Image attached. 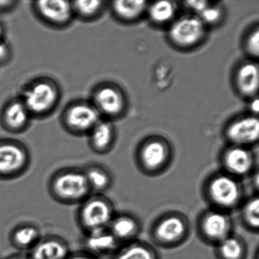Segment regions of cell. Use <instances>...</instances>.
I'll use <instances>...</instances> for the list:
<instances>
[{
    "label": "cell",
    "mask_w": 259,
    "mask_h": 259,
    "mask_svg": "<svg viewBox=\"0 0 259 259\" xmlns=\"http://www.w3.org/2000/svg\"><path fill=\"white\" fill-rule=\"evenodd\" d=\"M202 194L210 208L230 213L240 207L245 192L240 179L222 171L205 180Z\"/></svg>",
    "instance_id": "obj_1"
},
{
    "label": "cell",
    "mask_w": 259,
    "mask_h": 259,
    "mask_svg": "<svg viewBox=\"0 0 259 259\" xmlns=\"http://www.w3.org/2000/svg\"><path fill=\"white\" fill-rule=\"evenodd\" d=\"M53 199L65 205L80 204L93 194L83 168L65 167L56 171L48 183Z\"/></svg>",
    "instance_id": "obj_2"
},
{
    "label": "cell",
    "mask_w": 259,
    "mask_h": 259,
    "mask_svg": "<svg viewBox=\"0 0 259 259\" xmlns=\"http://www.w3.org/2000/svg\"><path fill=\"white\" fill-rule=\"evenodd\" d=\"M20 98L32 118H42L57 107L61 98L60 88L52 78L38 77L25 85Z\"/></svg>",
    "instance_id": "obj_3"
},
{
    "label": "cell",
    "mask_w": 259,
    "mask_h": 259,
    "mask_svg": "<svg viewBox=\"0 0 259 259\" xmlns=\"http://www.w3.org/2000/svg\"><path fill=\"white\" fill-rule=\"evenodd\" d=\"M190 233V222L186 215L180 212L169 211L152 223L150 237L157 247L169 249L186 242Z\"/></svg>",
    "instance_id": "obj_4"
},
{
    "label": "cell",
    "mask_w": 259,
    "mask_h": 259,
    "mask_svg": "<svg viewBox=\"0 0 259 259\" xmlns=\"http://www.w3.org/2000/svg\"><path fill=\"white\" fill-rule=\"evenodd\" d=\"M174 153L166 140L151 137L140 145L136 152V163L146 176L156 177L163 174L171 165Z\"/></svg>",
    "instance_id": "obj_5"
},
{
    "label": "cell",
    "mask_w": 259,
    "mask_h": 259,
    "mask_svg": "<svg viewBox=\"0 0 259 259\" xmlns=\"http://www.w3.org/2000/svg\"><path fill=\"white\" fill-rule=\"evenodd\" d=\"M115 214L113 203L108 197L92 194L80 204L77 224L83 233L108 228Z\"/></svg>",
    "instance_id": "obj_6"
},
{
    "label": "cell",
    "mask_w": 259,
    "mask_h": 259,
    "mask_svg": "<svg viewBox=\"0 0 259 259\" xmlns=\"http://www.w3.org/2000/svg\"><path fill=\"white\" fill-rule=\"evenodd\" d=\"M31 157L26 146L15 139H0V180L22 177L29 169Z\"/></svg>",
    "instance_id": "obj_7"
},
{
    "label": "cell",
    "mask_w": 259,
    "mask_h": 259,
    "mask_svg": "<svg viewBox=\"0 0 259 259\" xmlns=\"http://www.w3.org/2000/svg\"><path fill=\"white\" fill-rule=\"evenodd\" d=\"M233 229V220L229 212L210 208L197 218V235L207 245L214 247L232 235Z\"/></svg>",
    "instance_id": "obj_8"
},
{
    "label": "cell",
    "mask_w": 259,
    "mask_h": 259,
    "mask_svg": "<svg viewBox=\"0 0 259 259\" xmlns=\"http://www.w3.org/2000/svg\"><path fill=\"white\" fill-rule=\"evenodd\" d=\"M62 123L63 127L74 136L88 135L102 117L91 101H72L63 110Z\"/></svg>",
    "instance_id": "obj_9"
},
{
    "label": "cell",
    "mask_w": 259,
    "mask_h": 259,
    "mask_svg": "<svg viewBox=\"0 0 259 259\" xmlns=\"http://www.w3.org/2000/svg\"><path fill=\"white\" fill-rule=\"evenodd\" d=\"M91 102L103 118L119 117L125 111L126 101L123 93L111 82H101L94 89Z\"/></svg>",
    "instance_id": "obj_10"
},
{
    "label": "cell",
    "mask_w": 259,
    "mask_h": 259,
    "mask_svg": "<svg viewBox=\"0 0 259 259\" xmlns=\"http://www.w3.org/2000/svg\"><path fill=\"white\" fill-rule=\"evenodd\" d=\"M256 157L250 147L230 145L220 154L222 171L242 179L250 176L257 168Z\"/></svg>",
    "instance_id": "obj_11"
},
{
    "label": "cell",
    "mask_w": 259,
    "mask_h": 259,
    "mask_svg": "<svg viewBox=\"0 0 259 259\" xmlns=\"http://www.w3.org/2000/svg\"><path fill=\"white\" fill-rule=\"evenodd\" d=\"M32 8L42 22L52 27H67L72 21V2L66 0H40L32 2Z\"/></svg>",
    "instance_id": "obj_12"
},
{
    "label": "cell",
    "mask_w": 259,
    "mask_h": 259,
    "mask_svg": "<svg viewBox=\"0 0 259 259\" xmlns=\"http://www.w3.org/2000/svg\"><path fill=\"white\" fill-rule=\"evenodd\" d=\"M205 24L197 17H185L175 21L170 27L169 36L174 44L189 48L198 44L204 37Z\"/></svg>",
    "instance_id": "obj_13"
},
{
    "label": "cell",
    "mask_w": 259,
    "mask_h": 259,
    "mask_svg": "<svg viewBox=\"0 0 259 259\" xmlns=\"http://www.w3.org/2000/svg\"><path fill=\"white\" fill-rule=\"evenodd\" d=\"M225 137L230 145L250 147L258 142V118L247 116L233 121L226 129Z\"/></svg>",
    "instance_id": "obj_14"
},
{
    "label": "cell",
    "mask_w": 259,
    "mask_h": 259,
    "mask_svg": "<svg viewBox=\"0 0 259 259\" xmlns=\"http://www.w3.org/2000/svg\"><path fill=\"white\" fill-rule=\"evenodd\" d=\"M31 115L20 98L12 99L5 104L0 113L3 127L12 134H20L27 130Z\"/></svg>",
    "instance_id": "obj_15"
},
{
    "label": "cell",
    "mask_w": 259,
    "mask_h": 259,
    "mask_svg": "<svg viewBox=\"0 0 259 259\" xmlns=\"http://www.w3.org/2000/svg\"><path fill=\"white\" fill-rule=\"evenodd\" d=\"M84 235L85 250L97 257L98 255L113 254L122 245L108 227L93 230Z\"/></svg>",
    "instance_id": "obj_16"
},
{
    "label": "cell",
    "mask_w": 259,
    "mask_h": 259,
    "mask_svg": "<svg viewBox=\"0 0 259 259\" xmlns=\"http://www.w3.org/2000/svg\"><path fill=\"white\" fill-rule=\"evenodd\" d=\"M90 148L96 154L109 153L115 146L116 132L110 120L101 118L88 134Z\"/></svg>",
    "instance_id": "obj_17"
},
{
    "label": "cell",
    "mask_w": 259,
    "mask_h": 259,
    "mask_svg": "<svg viewBox=\"0 0 259 259\" xmlns=\"http://www.w3.org/2000/svg\"><path fill=\"white\" fill-rule=\"evenodd\" d=\"M121 245L137 240L141 232V223L136 217L129 213L115 214L108 227Z\"/></svg>",
    "instance_id": "obj_18"
},
{
    "label": "cell",
    "mask_w": 259,
    "mask_h": 259,
    "mask_svg": "<svg viewBox=\"0 0 259 259\" xmlns=\"http://www.w3.org/2000/svg\"><path fill=\"white\" fill-rule=\"evenodd\" d=\"M70 253L69 245L64 239L50 235L42 237L29 255L32 259H66Z\"/></svg>",
    "instance_id": "obj_19"
},
{
    "label": "cell",
    "mask_w": 259,
    "mask_h": 259,
    "mask_svg": "<svg viewBox=\"0 0 259 259\" xmlns=\"http://www.w3.org/2000/svg\"><path fill=\"white\" fill-rule=\"evenodd\" d=\"M111 259H161V256L151 243L136 240L121 245Z\"/></svg>",
    "instance_id": "obj_20"
},
{
    "label": "cell",
    "mask_w": 259,
    "mask_h": 259,
    "mask_svg": "<svg viewBox=\"0 0 259 259\" xmlns=\"http://www.w3.org/2000/svg\"><path fill=\"white\" fill-rule=\"evenodd\" d=\"M214 255L217 259H247V242L241 236L232 233L214 246Z\"/></svg>",
    "instance_id": "obj_21"
},
{
    "label": "cell",
    "mask_w": 259,
    "mask_h": 259,
    "mask_svg": "<svg viewBox=\"0 0 259 259\" xmlns=\"http://www.w3.org/2000/svg\"><path fill=\"white\" fill-rule=\"evenodd\" d=\"M41 233L36 226L22 224L17 226L10 235L13 247L20 250H31L41 239Z\"/></svg>",
    "instance_id": "obj_22"
},
{
    "label": "cell",
    "mask_w": 259,
    "mask_h": 259,
    "mask_svg": "<svg viewBox=\"0 0 259 259\" xmlns=\"http://www.w3.org/2000/svg\"><path fill=\"white\" fill-rule=\"evenodd\" d=\"M83 169L93 194H102L112 186L113 175L103 165L90 164Z\"/></svg>",
    "instance_id": "obj_23"
},
{
    "label": "cell",
    "mask_w": 259,
    "mask_h": 259,
    "mask_svg": "<svg viewBox=\"0 0 259 259\" xmlns=\"http://www.w3.org/2000/svg\"><path fill=\"white\" fill-rule=\"evenodd\" d=\"M235 79L238 90L243 95L255 96L258 89V65L253 63L242 65L237 70Z\"/></svg>",
    "instance_id": "obj_24"
},
{
    "label": "cell",
    "mask_w": 259,
    "mask_h": 259,
    "mask_svg": "<svg viewBox=\"0 0 259 259\" xmlns=\"http://www.w3.org/2000/svg\"><path fill=\"white\" fill-rule=\"evenodd\" d=\"M240 219L243 227L258 234L259 232V197L258 194L243 200L240 206Z\"/></svg>",
    "instance_id": "obj_25"
},
{
    "label": "cell",
    "mask_w": 259,
    "mask_h": 259,
    "mask_svg": "<svg viewBox=\"0 0 259 259\" xmlns=\"http://www.w3.org/2000/svg\"><path fill=\"white\" fill-rule=\"evenodd\" d=\"M145 1L117 0L111 3L110 8L113 14L122 21H132L143 14L146 9Z\"/></svg>",
    "instance_id": "obj_26"
},
{
    "label": "cell",
    "mask_w": 259,
    "mask_h": 259,
    "mask_svg": "<svg viewBox=\"0 0 259 259\" xmlns=\"http://www.w3.org/2000/svg\"><path fill=\"white\" fill-rule=\"evenodd\" d=\"M74 17L83 20H93L102 14L106 2L99 0H78L72 2Z\"/></svg>",
    "instance_id": "obj_27"
},
{
    "label": "cell",
    "mask_w": 259,
    "mask_h": 259,
    "mask_svg": "<svg viewBox=\"0 0 259 259\" xmlns=\"http://www.w3.org/2000/svg\"><path fill=\"white\" fill-rule=\"evenodd\" d=\"M175 12V5L169 1L155 2L149 9L150 18L157 24H164L168 22L174 17Z\"/></svg>",
    "instance_id": "obj_28"
},
{
    "label": "cell",
    "mask_w": 259,
    "mask_h": 259,
    "mask_svg": "<svg viewBox=\"0 0 259 259\" xmlns=\"http://www.w3.org/2000/svg\"><path fill=\"white\" fill-rule=\"evenodd\" d=\"M222 17V10L217 7L209 5L199 15L201 21L205 24H214L220 20Z\"/></svg>",
    "instance_id": "obj_29"
},
{
    "label": "cell",
    "mask_w": 259,
    "mask_h": 259,
    "mask_svg": "<svg viewBox=\"0 0 259 259\" xmlns=\"http://www.w3.org/2000/svg\"><path fill=\"white\" fill-rule=\"evenodd\" d=\"M246 49L250 55L257 57L259 54V30L258 27L250 33L246 41Z\"/></svg>",
    "instance_id": "obj_30"
},
{
    "label": "cell",
    "mask_w": 259,
    "mask_h": 259,
    "mask_svg": "<svg viewBox=\"0 0 259 259\" xmlns=\"http://www.w3.org/2000/svg\"><path fill=\"white\" fill-rule=\"evenodd\" d=\"M11 47L3 37L0 39V66L6 65L11 60Z\"/></svg>",
    "instance_id": "obj_31"
},
{
    "label": "cell",
    "mask_w": 259,
    "mask_h": 259,
    "mask_svg": "<svg viewBox=\"0 0 259 259\" xmlns=\"http://www.w3.org/2000/svg\"><path fill=\"white\" fill-rule=\"evenodd\" d=\"M185 5L188 9L199 15L209 5L206 1H189L185 2Z\"/></svg>",
    "instance_id": "obj_32"
},
{
    "label": "cell",
    "mask_w": 259,
    "mask_h": 259,
    "mask_svg": "<svg viewBox=\"0 0 259 259\" xmlns=\"http://www.w3.org/2000/svg\"><path fill=\"white\" fill-rule=\"evenodd\" d=\"M66 259H98V257L87 251L83 250L71 252Z\"/></svg>",
    "instance_id": "obj_33"
},
{
    "label": "cell",
    "mask_w": 259,
    "mask_h": 259,
    "mask_svg": "<svg viewBox=\"0 0 259 259\" xmlns=\"http://www.w3.org/2000/svg\"><path fill=\"white\" fill-rule=\"evenodd\" d=\"M18 2L10 0H0V12L9 11L16 6Z\"/></svg>",
    "instance_id": "obj_34"
},
{
    "label": "cell",
    "mask_w": 259,
    "mask_h": 259,
    "mask_svg": "<svg viewBox=\"0 0 259 259\" xmlns=\"http://www.w3.org/2000/svg\"><path fill=\"white\" fill-rule=\"evenodd\" d=\"M252 177V184L253 189L256 190V192L258 193L259 186V175L258 167L250 175Z\"/></svg>",
    "instance_id": "obj_35"
},
{
    "label": "cell",
    "mask_w": 259,
    "mask_h": 259,
    "mask_svg": "<svg viewBox=\"0 0 259 259\" xmlns=\"http://www.w3.org/2000/svg\"><path fill=\"white\" fill-rule=\"evenodd\" d=\"M7 259H32L29 254H24V253H19L10 256Z\"/></svg>",
    "instance_id": "obj_36"
},
{
    "label": "cell",
    "mask_w": 259,
    "mask_h": 259,
    "mask_svg": "<svg viewBox=\"0 0 259 259\" xmlns=\"http://www.w3.org/2000/svg\"><path fill=\"white\" fill-rule=\"evenodd\" d=\"M250 108L252 109L253 112L256 113H258L259 110V103L257 98H256L255 100L252 101V103H251Z\"/></svg>",
    "instance_id": "obj_37"
},
{
    "label": "cell",
    "mask_w": 259,
    "mask_h": 259,
    "mask_svg": "<svg viewBox=\"0 0 259 259\" xmlns=\"http://www.w3.org/2000/svg\"><path fill=\"white\" fill-rule=\"evenodd\" d=\"M4 25H3L2 23L0 21V39L4 37Z\"/></svg>",
    "instance_id": "obj_38"
}]
</instances>
